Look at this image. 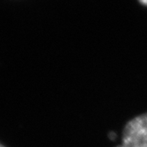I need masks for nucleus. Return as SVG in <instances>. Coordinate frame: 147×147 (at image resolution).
<instances>
[{
    "label": "nucleus",
    "mask_w": 147,
    "mask_h": 147,
    "mask_svg": "<svg viewBox=\"0 0 147 147\" xmlns=\"http://www.w3.org/2000/svg\"><path fill=\"white\" fill-rule=\"evenodd\" d=\"M115 147H147V113L138 115L125 124L121 142Z\"/></svg>",
    "instance_id": "f257e3e1"
},
{
    "label": "nucleus",
    "mask_w": 147,
    "mask_h": 147,
    "mask_svg": "<svg viewBox=\"0 0 147 147\" xmlns=\"http://www.w3.org/2000/svg\"><path fill=\"white\" fill-rule=\"evenodd\" d=\"M138 1L140 2V4H142V5L147 6V0H138Z\"/></svg>",
    "instance_id": "f03ea898"
},
{
    "label": "nucleus",
    "mask_w": 147,
    "mask_h": 147,
    "mask_svg": "<svg viewBox=\"0 0 147 147\" xmlns=\"http://www.w3.org/2000/svg\"><path fill=\"white\" fill-rule=\"evenodd\" d=\"M0 147H5V145H3L2 144H0Z\"/></svg>",
    "instance_id": "7ed1b4c3"
}]
</instances>
